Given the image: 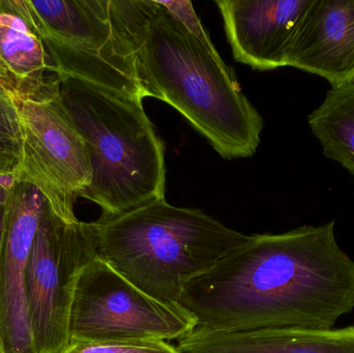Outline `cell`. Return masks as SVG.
I'll return each instance as SVG.
<instances>
[{"label":"cell","mask_w":354,"mask_h":353,"mask_svg":"<svg viewBox=\"0 0 354 353\" xmlns=\"http://www.w3.org/2000/svg\"><path fill=\"white\" fill-rule=\"evenodd\" d=\"M196 329H333L354 309V260L335 221L254 234L185 285Z\"/></svg>","instance_id":"obj_1"},{"label":"cell","mask_w":354,"mask_h":353,"mask_svg":"<svg viewBox=\"0 0 354 353\" xmlns=\"http://www.w3.org/2000/svg\"><path fill=\"white\" fill-rule=\"evenodd\" d=\"M118 1L143 99L169 104L224 159L253 155L263 120L218 52L210 51L161 2Z\"/></svg>","instance_id":"obj_2"},{"label":"cell","mask_w":354,"mask_h":353,"mask_svg":"<svg viewBox=\"0 0 354 353\" xmlns=\"http://www.w3.org/2000/svg\"><path fill=\"white\" fill-rule=\"evenodd\" d=\"M97 253L122 277L159 302L179 305L185 285L249 236L199 209L164 199L113 217L102 216Z\"/></svg>","instance_id":"obj_3"},{"label":"cell","mask_w":354,"mask_h":353,"mask_svg":"<svg viewBox=\"0 0 354 353\" xmlns=\"http://www.w3.org/2000/svg\"><path fill=\"white\" fill-rule=\"evenodd\" d=\"M59 80L60 102L88 151L93 178L83 198L103 217L165 198V147L142 102L80 79Z\"/></svg>","instance_id":"obj_4"},{"label":"cell","mask_w":354,"mask_h":353,"mask_svg":"<svg viewBox=\"0 0 354 353\" xmlns=\"http://www.w3.org/2000/svg\"><path fill=\"white\" fill-rule=\"evenodd\" d=\"M59 77L142 102L136 56L118 0H25Z\"/></svg>","instance_id":"obj_5"},{"label":"cell","mask_w":354,"mask_h":353,"mask_svg":"<svg viewBox=\"0 0 354 353\" xmlns=\"http://www.w3.org/2000/svg\"><path fill=\"white\" fill-rule=\"evenodd\" d=\"M197 327L179 305L159 302L97 255L77 277L68 317L70 341L166 342Z\"/></svg>","instance_id":"obj_6"},{"label":"cell","mask_w":354,"mask_h":353,"mask_svg":"<svg viewBox=\"0 0 354 353\" xmlns=\"http://www.w3.org/2000/svg\"><path fill=\"white\" fill-rule=\"evenodd\" d=\"M97 255V223H66L48 203L27 261V307L35 353H62L68 346L75 282Z\"/></svg>","instance_id":"obj_7"},{"label":"cell","mask_w":354,"mask_h":353,"mask_svg":"<svg viewBox=\"0 0 354 353\" xmlns=\"http://www.w3.org/2000/svg\"><path fill=\"white\" fill-rule=\"evenodd\" d=\"M14 101L23 134L17 180L35 187L60 219L77 223L75 203L84 197L93 178L84 139L59 95L43 101Z\"/></svg>","instance_id":"obj_8"},{"label":"cell","mask_w":354,"mask_h":353,"mask_svg":"<svg viewBox=\"0 0 354 353\" xmlns=\"http://www.w3.org/2000/svg\"><path fill=\"white\" fill-rule=\"evenodd\" d=\"M47 205L28 182L17 180L8 192L0 253V341L6 353H35L27 307V261Z\"/></svg>","instance_id":"obj_9"},{"label":"cell","mask_w":354,"mask_h":353,"mask_svg":"<svg viewBox=\"0 0 354 353\" xmlns=\"http://www.w3.org/2000/svg\"><path fill=\"white\" fill-rule=\"evenodd\" d=\"M312 0H216L235 60L254 70L287 66V55Z\"/></svg>","instance_id":"obj_10"},{"label":"cell","mask_w":354,"mask_h":353,"mask_svg":"<svg viewBox=\"0 0 354 353\" xmlns=\"http://www.w3.org/2000/svg\"><path fill=\"white\" fill-rule=\"evenodd\" d=\"M287 66L326 79L332 88L354 82V0H312L287 55Z\"/></svg>","instance_id":"obj_11"},{"label":"cell","mask_w":354,"mask_h":353,"mask_svg":"<svg viewBox=\"0 0 354 353\" xmlns=\"http://www.w3.org/2000/svg\"><path fill=\"white\" fill-rule=\"evenodd\" d=\"M59 76L25 0H0V88L12 99L59 95Z\"/></svg>","instance_id":"obj_12"},{"label":"cell","mask_w":354,"mask_h":353,"mask_svg":"<svg viewBox=\"0 0 354 353\" xmlns=\"http://www.w3.org/2000/svg\"><path fill=\"white\" fill-rule=\"evenodd\" d=\"M180 353H354V327L343 329H195Z\"/></svg>","instance_id":"obj_13"},{"label":"cell","mask_w":354,"mask_h":353,"mask_svg":"<svg viewBox=\"0 0 354 353\" xmlns=\"http://www.w3.org/2000/svg\"><path fill=\"white\" fill-rule=\"evenodd\" d=\"M308 124L324 155L354 175V82L330 88Z\"/></svg>","instance_id":"obj_14"},{"label":"cell","mask_w":354,"mask_h":353,"mask_svg":"<svg viewBox=\"0 0 354 353\" xmlns=\"http://www.w3.org/2000/svg\"><path fill=\"white\" fill-rule=\"evenodd\" d=\"M23 158V134L16 104L0 88V175L16 176Z\"/></svg>","instance_id":"obj_15"},{"label":"cell","mask_w":354,"mask_h":353,"mask_svg":"<svg viewBox=\"0 0 354 353\" xmlns=\"http://www.w3.org/2000/svg\"><path fill=\"white\" fill-rule=\"evenodd\" d=\"M62 353H180L167 342L70 341Z\"/></svg>","instance_id":"obj_16"},{"label":"cell","mask_w":354,"mask_h":353,"mask_svg":"<svg viewBox=\"0 0 354 353\" xmlns=\"http://www.w3.org/2000/svg\"><path fill=\"white\" fill-rule=\"evenodd\" d=\"M162 6H165L170 12L174 15L185 27L191 31L199 41H201L210 51L216 52V48L212 45L209 37L204 30L201 22L198 19L193 4L191 1H160Z\"/></svg>","instance_id":"obj_17"},{"label":"cell","mask_w":354,"mask_h":353,"mask_svg":"<svg viewBox=\"0 0 354 353\" xmlns=\"http://www.w3.org/2000/svg\"><path fill=\"white\" fill-rule=\"evenodd\" d=\"M12 190V189H10ZM8 191L0 186V253H1L2 242H3L4 231H6V203H8Z\"/></svg>","instance_id":"obj_18"},{"label":"cell","mask_w":354,"mask_h":353,"mask_svg":"<svg viewBox=\"0 0 354 353\" xmlns=\"http://www.w3.org/2000/svg\"><path fill=\"white\" fill-rule=\"evenodd\" d=\"M0 353H6L4 352L3 346H2L1 341H0Z\"/></svg>","instance_id":"obj_19"}]
</instances>
